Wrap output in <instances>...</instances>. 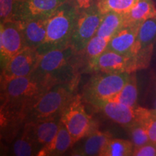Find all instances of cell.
<instances>
[{"instance_id":"cell-13","label":"cell","mask_w":156,"mask_h":156,"mask_svg":"<svg viewBox=\"0 0 156 156\" xmlns=\"http://www.w3.org/2000/svg\"><path fill=\"white\" fill-rule=\"evenodd\" d=\"M67 0H17L12 20L48 18Z\"/></svg>"},{"instance_id":"cell-28","label":"cell","mask_w":156,"mask_h":156,"mask_svg":"<svg viewBox=\"0 0 156 156\" xmlns=\"http://www.w3.org/2000/svg\"><path fill=\"white\" fill-rule=\"evenodd\" d=\"M17 0H0L1 23L12 20Z\"/></svg>"},{"instance_id":"cell-1","label":"cell","mask_w":156,"mask_h":156,"mask_svg":"<svg viewBox=\"0 0 156 156\" xmlns=\"http://www.w3.org/2000/svg\"><path fill=\"white\" fill-rule=\"evenodd\" d=\"M1 123H21L47 87L31 76L12 79L2 84Z\"/></svg>"},{"instance_id":"cell-16","label":"cell","mask_w":156,"mask_h":156,"mask_svg":"<svg viewBox=\"0 0 156 156\" xmlns=\"http://www.w3.org/2000/svg\"><path fill=\"white\" fill-rule=\"evenodd\" d=\"M112 137V135L108 132H101L97 129H95L84 137V142L80 147L75 149L73 155L100 156L103 147L106 145L107 141Z\"/></svg>"},{"instance_id":"cell-15","label":"cell","mask_w":156,"mask_h":156,"mask_svg":"<svg viewBox=\"0 0 156 156\" xmlns=\"http://www.w3.org/2000/svg\"><path fill=\"white\" fill-rule=\"evenodd\" d=\"M140 27L125 25L109 41L107 49L131 57Z\"/></svg>"},{"instance_id":"cell-9","label":"cell","mask_w":156,"mask_h":156,"mask_svg":"<svg viewBox=\"0 0 156 156\" xmlns=\"http://www.w3.org/2000/svg\"><path fill=\"white\" fill-rule=\"evenodd\" d=\"M156 42V17L150 18L140 26L132 51L136 71L148 67Z\"/></svg>"},{"instance_id":"cell-18","label":"cell","mask_w":156,"mask_h":156,"mask_svg":"<svg viewBox=\"0 0 156 156\" xmlns=\"http://www.w3.org/2000/svg\"><path fill=\"white\" fill-rule=\"evenodd\" d=\"M74 145L71 136L63 124L58 129V131L54 139L49 143L46 144L39 150L36 155L54 156L61 155L66 153Z\"/></svg>"},{"instance_id":"cell-14","label":"cell","mask_w":156,"mask_h":156,"mask_svg":"<svg viewBox=\"0 0 156 156\" xmlns=\"http://www.w3.org/2000/svg\"><path fill=\"white\" fill-rule=\"evenodd\" d=\"M47 19L36 18L19 22L25 46L37 50L43 44L46 35Z\"/></svg>"},{"instance_id":"cell-23","label":"cell","mask_w":156,"mask_h":156,"mask_svg":"<svg viewBox=\"0 0 156 156\" xmlns=\"http://www.w3.org/2000/svg\"><path fill=\"white\" fill-rule=\"evenodd\" d=\"M134 145L131 140L110 138L103 147L100 156L132 155Z\"/></svg>"},{"instance_id":"cell-29","label":"cell","mask_w":156,"mask_h":156,"mask_svg":"<svg viewBox=\"0 0 156 156\" xmlns=\"http://www.w3.org/2000/svg\"><path fill=\"white\" fill-rule=\"evenodd\" d=\"M133 156H156V146L155 144L149 142L138 147H134Z\"/></svg>"},{"instance_id":"cell-6","label":"cell","mask_w":156,"mask_h":156,"mask_svg":"<svg viewBox=\"0 0 156 156\" xmlns=\"http://www.w3.org/2000/svg\"><path fill=\"white\" fill-rule=\"evenodd\" d=\"M130 75L131 73H96L84 87V98L87 102L93 100H107L123 88Z\"/></svg>"},{"instance_id":"cell-30","label":"cell","mask_w":156,"mask_h":156,"mask_svg":"<svg viewBox=\"0 0 156 156\" xmlns=\"http://www.w3.org/2000/svg\"><path fill=\"white\" fill-rule=\"evenodd\" d=\"M72 4L78 12L87 9L96 5L98 0H67Z\"/></svg>"},{"instance_id":"cell-4","label":"cell","mask_w":156,"mask_h":156,"mask_svg":"<svg viewBox=\"0 0 156 156\" xmlns=\"http://www.w3.org/2000/svg\"><path fill=\"white\" fill-rule=\"evenodd\" d=\"M77 83L58 84L48 89L31 107L26 122H38L60 116L62 110L75 95Z\"/></svg>"},{"instance_id":"cell-20","label":"cell","mask_w":156,"mask_h":156,"mask_svg":"<svg viewBox=\"0 0 156 156\" xmlns=\"http://www.w3.org/2000/svg\"><path fill=\"white\" fill-rule=\"evenodd\" d=\"M33 124L36 142L41 148L44 145L49 143L57 134L61 125L60 116L34 122Z\"/></svg>"},{"instance_id":"cell-27","label":"cell","mask_w":156,"mask_h":156,"mask_svg":"<svg viewBox=\"0 0 156 156\" xmlns=\"http://www.w3.org/2000/svg\"><path fill=\"white\" fill-rule=\"evenodd\" d=\"M140 124L145 127L151 142L156 144V109H150Z\"/></svg>"},{"instance_id":"cell-12","label":"cell","mask_w":156,"mask_h":156,"mask_svg":"<svg viewBox=\"0 0 156 156\" xmlns=\"http://www.w3.org/2000/svg\"><path fill=\"white\" fill-rule=\"evenodd\" d=\"M87 71L105 73H135L132 57L106 49L101 55L87 62Z\"/></svg>"},{"instance_id":"cell-2","label":"cell","mask_w":156,"mask_h":156,"mask_svg":"<svg viewBox=\"0 0 156 156\" xmlns=\"http://www.w3.org/2000/svg\"><path fill=\"white\" fill-rule=\"evenodd\" d=\"M77 54L71 46L42 54L30 76L48 88L58 84L77 81Z\"/></svg>"},{"instance_id":"cell-11","label":"cell","mask_w":156,"mask_h":156,"mask_svg":"<svg viewBox=\"0 0 156 156\" xmlns=\"http://www.w3.org/2000/svg\"><path fill=\"white\" fill-rule=\"evenodd\" d=\"M40 56L35 48L28 46L23 48L1 70V84L15 78L30 76L36 69Z\"/></svg>"},{"instance_id":"cell-21","label":"cell","mask_w":156,"mask_h":156,"mask_svg":"<svg viewBox=\"0 0 156 156\" xmlns=\"http://www.w3.org/2000/svg\"><path fill=\"white\" fill-rule=\"evenodd\" d=\"M124 25L125 20L124 15L115 12H109L103 14L95 35L110 40Z\"/></svg>"},{"instance_id":"cell-7","label":"cell","mask_w":156,"mask_h":156,"mask_svg":"<svg viewBox=\"0 0 156 156\" xmlns=\"http://www.w3.org/2000/svg\"><path fill=\"white\" fill-rule=\"evenodd\" d=\"M103 14L97 4L87 9L78 12V16L70 41L71 46L76 53L85 49L88 42L96 34Z\"/></svg>"},{"instance_id":"cell-17","label":"cell","mask_w":156,"mask_h":156,"mask_svg":"<svg viewBox=\"0 0 156 156\" xmlns=\"http://www.w3.org/2000/svg\"><path fill=\"white\" fill-rule=\"evenodd\" d=\"M40 149L35 137L34 124L26 122L20 135L13 143V153L17 156H30L37 155Z\"/></svg>"},{"instance_id":"cell-25","label":"cell","mask_w":156,"mask_h":156,"mask_svg":"<svg viewBox=\"0 0 156 156\" xmlns=\"http://www.w3.org/2000/svg\"><path fill=\"white\" fill-rule=\"evenodd\" d=\"M109 41L110 40L108 39L102 38L96 35L93 37L85 49L82 51L85 52V55L87 58V62L92 58L97 57L101 55L103 52H104L107 49Z\"/></svg>"},{"instance_id":"cell-5","label":"cell","mask_w":156,"mask_h":156,"mask_svg":"<svg viewBox=\"0 0 156 156\" xmlns=\"http://www.w3.org/2000/svg\"><path fill=\"white\" fill-rule=\"evenodd\" d=\"M60 122L69 132L74 145L95 129L80 95H74L66 105L60 114Z\"/></svg>"},{"instance_id":"cell-32","label":"cell","mask_w":156,"mask_h":156,"mask_svg":"<svg viewBox=\"0 0 156 156\" xmlns=\"http://www.w3.org/2000/svg\"><path fill=\"white\" fill-rule=\"evenodd\" d=\"M155 146H156V144H155Z\"/></svg>"},{"instance_id":"cell-19","label":"cell","mask_w":156,"mask_h":156,"mask_svg":"<svg viewBox=\"0 0 156 156\" xmlns=\"http://www.w3.org/2000/svg\"><path fill=\"white\" fill-rule=\"evenodd\" d=\"M124 16L125 25L140 27L147 20L156 17V7L153 0H138Z\"/></svg>"},{"instance_id":"cell-8","label":"cell","mask_w":156,"mask_h":156,"mask_svg":"<svg viewBox=\"0 0 156 156\" xmlns=\"http://www.w3.org/2000/svg\"><path fill=\"white\" fill-rule=\"evenodd\" d=\"M88 103L102 112L109 119L126 128L141 123L150 111L143 107L129 106L105 100H93Z\"/></svg>"},{"instance_id":"cell-10","label":"cell","mask_w":156,"mask_h":156,"mask_svg":"<svg viewBox=\"0 0 156 156\" xmlns=\"http://www.w3.org/2000/svg\"><path fill=\"white\" fill-rule=\"evenodd\" d=\"M26 47L20 25L15 20L1 23L0 27V59L1 70L9 60Z\"/></svg>"},{"instance_id":"cell-22","label":"cell","mask_w":156,"mask_h":156,"mask_svg":"<svg viewBox=\"0 0 156 156\" xmlns=\"http://www.w3.org/2000/svg\"><path fill=\"white\" fill-rule=\"evenodd\" d=\"M138 89L136 76L134 73H131L129 79L123 88L114 96L105 101L122 103L129 106H137Z\"/></svg>"},{"instance_id":"cell-24","label":"cell","mask_w":156,"mask_h":156,"mask_svg":"<svg viewBox=\"0 0 156 156\" xmlns=\"http://www.w3.org/2000/svg\"><path fill=\"white\" fill-rule=\"evenodd\" d=\"M137 1L138 0H98L97 5L103 14H106L109 12H115L124 15L132 8Z\"/></svg>"},{"instance_id":"cell-31","label":"cell","mask_w":156,"mask_h":156,"mask_svg":"<svg viewBox=\"0 0 156 156\" xmlns=\"http://www.w3.org/2000/svg\"><path fill=\"white\" fill-rule=\"evenodd\" d=\"M155 109H156V102H155Z\"/></svg>"},{"instance_id":"cell-26","label":"cell","mask_w":156,"mask_h":156,"mask_svg":"<svg viewBox=\"0 0 156 156\" xmlns=\"http://www.w3.org/2000/svg\"><path fill=\"white\" fill-rule=\"evenodd\" d=\"M127 129L129 132L131 141L133 143L134 148L140 147L151 142L149 136L145 127L140 123L134 124Z\"/></svg>"},{"instance_id":"cell-3","label":"cell","mask_w":156,"mask_h":156,"mask_svg":"<svg viewBox=\"0 0 156 156\" xmlns=\"http://www.w3.org/2000/svg\"><path fill=\"white\" fill-rule=\"evenodd\" d=\"M77 16V9L67 2L48 17L46 38L37 49L40 55L69 46Z\"/></svg>"}]
</instances>
